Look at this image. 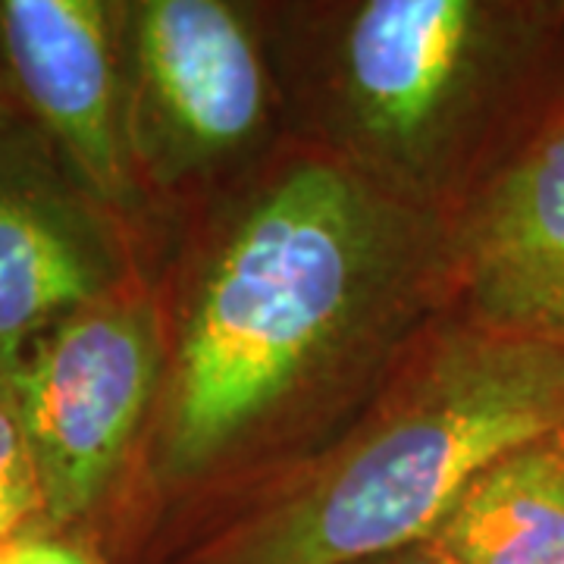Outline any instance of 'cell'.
Instances as JSON below:
<instances>
[{
  "instance_id": "obj_13",
  "label": "cell",
  "mask_w": 564,
  "mask_h": 564,
  "mask_svg": "<svg viewBox=\"0 0 564 564\" xmlns=\"http://www.w3.org/2000/svg\"><path fill=\"white\" fill-rule=\"evenodd\" d=\"M22 107L17 101V91H13V82H10V73H7V63H3V54H0V120H10V117H20Z\"/></svg>"
},
{
  "instance_id": "obj_2",
  "label": "cell",
  "mask_w": 564,
  "mask_h": 564,
  "mask_svg": "<svg viewBox=\"0 0 564 564\" xmlns=\"http://www.w3.org/2000/svg\"><path fill=\"white\" fill-rule=\"evenodd\" d=\"M289 139L458 223L564 129V0H261Z\"/></svg>"
},
{
  "instance_id": "obj_4",
  "label": "cell",
  "mask_w": 564,
  "mask_h": 564,
  "mask_svg": "<svg viewBox=\"0 0 564 564\" xmlns=\"http://www.w3.org/2000/svg\"><path fill=\"white\" fill-rule=\"evenodd\" d=\"M122 79L135 173L173 236L289 141L261 0H122Z\"/></svg>"
},
{
  "instance_id": "obj_14",
  "label": "cell",
  "mask_w": 564,
  "mask_h": 564,
  "mask_svg": "<svg viewBox=\"0 0 564 564\" xmlns=\"http://www.w3.org/2000/svg\"><path fill=\"white\" fill-rule=\"evenodd\" d=\"M7 549H10V540H0V564H7Z\"/></svg>"
},
{
  "instance_id": "obj_1",
  "label": "cell",
  "mask_w": 564,
  "mask_h": 564,
  "mask_svg": "<svg viewBox=\"0 0 564 564\" xmlns=\"http://www.w3.org/2000/svg\"><path fill=\"white\" fill-rule=\"evenodd\" d=\"M154 285L163 383L104 545L120 564H170L343 436L458 304V236L289 139L180 223Z\"/></svg>"
},
{
  "instance_id": "obj_5",
  "label": "cell",
  "mask_w": 564,
  "mask_h": 564,
  "mask_svg": "<svg viewBox=\"0 0 564 564\" xmlns=\"http://www.w3.org/2000/svg\"><path fill=\"white\" fill-rule=\"evenodd\" d=\"M39 470L41 530L107 545L163 383L154 276L79 307L29 345L10 373Z\"/></svg>"
},
{
  "instance_id": "obj_12",
  "label": "cell",
  "mask_w": 564,
  "mask_h": 564,
  "mask_svg": "<svg viewBox=\"0 0 564 564\" xmlns=\"http://www.w3.org/2000/svg\"><path fill=\"white\" fill-rule=\"evenodd\" d=\"M361 564H452L445 555H440L430 543L411 545V549H402V552H392V555H380V558H370V562Z\"/></svg>"
},
{
  "instance_id": "obj_3",
  "label": "cell",
  "mask_w": 564,
  "mask_h": 564,
  "mask_svg": "<svg viewBox=\"0 0 564 564\" xmlns=\"http://www.w3.org/2000/svg\"><path fill=\"white\" fill-rule=\"evenodd\" d=\"M564 433V355L452 307L343 436L170 564H361L430 543L502 455Z\"/></svg>"
},
{
  "instance_id": "obj_6",
  "label": "cell",
  "mask_w": 564,
  "mask_h": 564,
  "mask_svg": "<svg viewBox=\"0 0 564 564\" xmlns=\"http://www.w3.org/2000/svg\"><path fill=\"white\" fill-rule=\"evenodd\" d=\"M0 54L22 113L158 273L173 229L144 195L132 161L122 0H0Z\"/></svg>"
},
{
  "instance_id": "obj_11",
  "label": "cell",
  "mask_w": 564,
  "mask_h": 564,
  "mask_svg": "<svg viewBox=\"0 0 564 564\" xmlns=\"http://www.w3.org/2000/svg\"><path fill=\"white\" fill-rule=\"evenodd\" d=\"M7 564H120L113 562L101 545L88 543L82 536L32 530L10 540Z\"/></svg>"
},
{
  "instance_id": "obj_9",
  "label": "cell",
  "mask_w": 564,
  "mask_h": 564,
  "mask_svg": "<svg viewBox=\"0 0 564 564\" xmlns=\"http://www.w3.org/2000/svg\"><path fill=\"white\" fill-rule=\"evenodd\" d=\"M430 545L452 564H564V433L489 464Z\"/></svg>"
},
{
  "instance_id": "obj_8",
  "label": "cell",
  "mask_w": 564,
  "mask_h": 564,
  "mask_svg": "<svg viewBox=\"0 0 564 564\" xmlns=\"http://www.w3.org/2000/svg\"><path fill=\"white\" fill-rule=\"evenodd\" d=\"M455 236V307L564 355V129L527 151Z\"/></svg>"
},
{
  "instance_id": "obj_10",
  "label": "cell",
  "mask_w": 564,
  "mask_h": 564,
  "mask_svg": "<svg viewBox=\"0 0 564 564\" xmlns=\"http://www.w3.org/2000/svg\"><path fill=\"white\" fill-rule=\"evenodd\" d=\"M44 505L17 386L0 370V540L41 530Z\"/></svg>"
},
{
  "instance_id": "obj_7",
  "label": "cell",
  "mask_w": 564,
  "mask_h": 564,
  "mask_svg": "<svg viewBox=\"0 0 564 564\" xmlns=\"http://www.w3.org/2000/svg\"><path fill=\"white\" fill-rule=\"evenodd\" d=\"M154 276L25 113L0 120V370L79 307Z\"/></svg>"
}]
</instances>
